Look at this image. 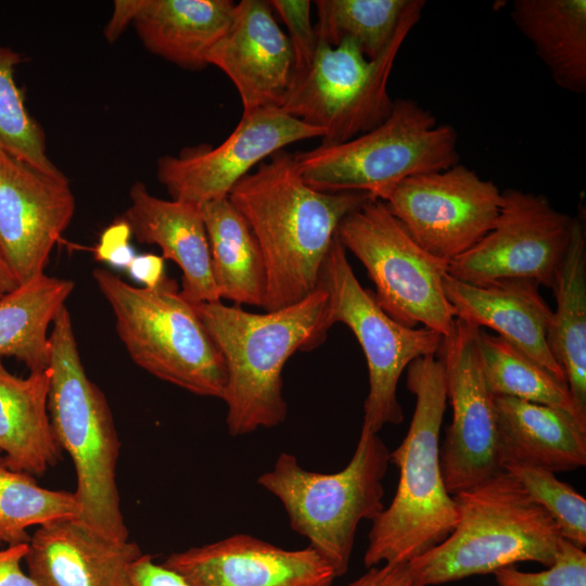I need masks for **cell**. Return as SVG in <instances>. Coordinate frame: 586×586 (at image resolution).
<instances>
[{"label": "cell", "mask_w": 586, "mask_h": 586, "mask_svg": "<svg viewBox=\"0 0 586 586\" xmlns=\"http://www.w3.org/2000/svg\"><path fill=\"white\" fill-rule=\"evenodd\" d=\"M162 564L191 586H331L336 577L310 546L289 550L247 534L174 552Z\"/></svg>", "instance_id": "cell-17"}, {"label": "cell", "mask_w": 586, "mask_h": 586, "mask_svg": "<svg viewBox=\"0 0 586 586\" xmlns=\"http://www.w3.org/2000/svg\"><path fill=\"white\" fill-rule=\"evenodd\" d=\"M192 305L225 359L229 434L241 436L284 422L282 370L297 351L324 341L331 328L327 292L318 288L298 303L264 314L221 301Z\"/></svg>", "instance_id": "cell-2"}, {"label": "cell", "mask_w": 586, "mask_h": 586, "mask_svg": "<svg viewBox=\"0 0 586 586\" xmlns=\"http://www.w3.org/2000/svg\"><path fill=\"white\" fill-rule=\"evenodd\" d=\"M124 586H191L176 572L142 553L130 566Z\"/></svg>", "instance_id": "cell-36"}, {"label": "cell", "mask_w": 586, "mask_h": 586, "mask_svg": "<svg viewBox=\"0 0 586 586\" xmlns=\"http://www.w3.org/2000/svg\"><path fill=\"white\" fill-rule=\"evenodd\" d=\"M458 133L411 99L394 100L378 127L346 142L293 154L302 180L321 192L379 199L400 180L459 163Z\"/></svg>", "instance_id": "cell-8"}, {"label": "cell", "mask_w": 586, "mask_h": 586, "mask_svg": "<svg viewBox=\"0 0 586 586\" xmlns=\"http://www.w3.org/2000/svg\"><path fill=\"white\" fill-rule=\"evenodd\" d=\"M511 17L533 44L555 84L575 94L586 91V1L515 0Z\"/></svg>", "instance_id": "cell-25"}, {"label": "cell", "mask_w": 586, "mask_h": 586, "mask_svg": "<svg viewBox=\"0 0 586 586\" xmlns=\"http://www.w3.org/2000/svg\"><path fill=\"white\" fill-rule=\"evenodd\" d=\"M206 60L232 81L243 112L283 105L294 60L289 38L276 22L269 1L235 3L228 29Z\"/></svg>", "instance_id": "cell-18"}, {"label": "cell", "mask_w": 586, "mask_h": 586, "mask_svg": "<svg viewBox=\"0 0 586 586\" xmlns=\"http://www.w3.org/2000/svg\"><path fill=\"white\" fill-rule=\"evenodd\" d=\"M336 237L364 265L377 303L391 318L443 337L453 333L456 317L443 288L448 264L419 246L383 201L371 198L348 214Z\"/></svg>", "instance_id": "cell-10"}, {"label": "cell", "mask_w": 586, "mask_h": 586, "mask_svg": "<svg viewBox=\"0 0 586 586\" xmlns=\"http://www.w3.org/2000/svg\"><path fill=\"white\" fill-rule=\"evenodd\" d=\"M124 219L138 242L161 247L182 271L180 294L191 304L221 301L215 284L207 233L199 206L164 200L136 182Z\"/></svg>", "instance_id": "cell-21"}, {"label": "cell", "mask_w": 586, "mask_h": 586, "mask_svg": "<svg viewBox=\"0 0 586 586\" xmlns=\"http://www.w3.org/2000/svg\"><path fill=\"white\" fill-rule=\"evenodd\" d=\"M388 463L390 451L378 433L361 426L354 455L341 471H308L283 451L257 483L280 500L291 528L339 577L348 570L359 523L384 510L382 480Z\"/></svg>", "instance_id": "cell-7"}, {"label": "cell", "mask_w": 586, "mask_h": 586, "mask_svg": "<svg viewBox=\"0 0 586 586\" xmlns=\"http://www.w3.org/2000/svg\"><path fill=\"white\" fill-rule=\"evenodd\" d=\"M139 0L115 1L113 15L105 27V37L112 42L122 34L125 27L132 23L138 9Z\"/></svg>", "instance_id": "cell-41"}, {"label": "cell", "mask_w": 586, "mask_h": 586, "mask_svg": "<svg viewBox=\"0 0 586 586\" xmlns=\"http://www.w3.org/2000/svg\"><path fill=\"white\" fill-rule=\"evenodd\" d=\"M141 555L132 542L106 538L66 518L38 526L24 561L38 586H124Z\"/></svg>", "instance_id": "cell-20"}, {"label": "cell", "mask_w": 586, "mask_h": 586, "mask_svg": "<svg viewBox=\"0 0 586 586\" xmlns=\"http://www.w3.org/2000/svg\"><path fill=\"white\" fill-rule=\"evenodd\" d=\"M479 329L456 319L436 355L444 366L446 397L453 409L440 448L442 476L451 496L504 470L495 399L477 355Z\"/></svg>", "instance_id": "cell-14"}, {"label": "cell", "mask_w": 586, "mask_h": 586, "mask_svg": "<svg viewBox=\"0 0 586 586\" xmlns=\"http://www.w3.org/2000/svg\"><path fill=\"white\" fill-rule=\"evenodd\" d=\"M494 574L499 586H586V553L561 538L549 569L531 573L507 566Z\"/></svg>", "instance_id": "cell-34"}, {"label": "cell", "mask_w": 586, "mask_h": 586, "mask_svg": "<svg viewBox=\"0 0 586 586\" xmlns=\"http://www.w3.org/2000/svg\"><path fill=\"white\" fill-rule=\"evenodd\" d=\"M230 0H139L132 24L150 52L187 69L207 66V54L228 29Z\"/></svg>", "instance_id": "cell-23"}, {"label": "cell", "mask_w": 586, "mask_h": 586, "mask_svg": "<svg viewBox=\"0 0 586 586\" xmlns=\"http://www.w3.org/2000/svg\"><path fill=\"white\" fill-rule=\"evenodd\" d=\"M489 232L448 265V275L471 284L524 279L551 289L570 245L574 217L543 194L506 189Z\"/></svg>", "instance_id": "cell-13"}, {"label": "cell", "mask_w": 586, "mask_h": 586, "mask_svg": "<svg viewBox=\"0 0 586 586\" xmlns=\"http://www.w3.org/2000/svg\"><path fill=\"white\" fill-rule=\"evenodd\" d=\"M17 286L18 284L14 276L0 257V292L4 294L14 290Z\"/></svg>", "instance_id": "cell-42"}, {"label": "cell", "mask_w": 586, "mask_h": 586, "mask_svg": "<svg viewBox=\"0 0 586 586\" xmlns=\"http://www.w3.org/2000/svg\"><path fill=\"white\" fill-rule=\"evenodd\" d=\"M317 40L332 47L355 41L368 60H375L396 35L411 0H317Z\"/></svg>", "instance_id": "cell-30"}, {"label": "cell", "mask_w": 586, "mask_h": 586, "mask_svg": "<svg viewBox=\"0 0 586 586\" xmlns=\"http://www.w3.org/2000/svg\"><path fill=\"white\" fill-rule=\"evenodd\" d=\"M28 544L8 545L0 549V586H38L21 563Z\"/></svg>", "instance_id": "cell-39"}, {"label": "cell", "mask_w": 586, "mask_h": 586, "mask_svg": "<svg viewBox=\"0 0 586 586\" xmlns=\"http://www.w3.org/2000/svg\"><path fill=\"white\" fill-rule=\"evenodd\" d=\"M504 470L511 473L533 500L552 518L561 537L579 548L586 546V499L556 473L534 466L509 462Z\"/></svg>", "instance_id": "cell-33"}, {"label": "cell", "mask_w": 586, "mask_h": 586, "mask_svg": "<svg viewBox=\"0 0 586 586\" xmlns=\"http://www.w3.org/2000/svg\"><path fill=\"white\" fill-rule=\"evenodd\" d=\"M319 288L328 295V321L344 323L356 336L369 372L362 428L378 433L385 424L404 420L397 398L402 373L419 357L437 355L443 336L425 327L408 328L391 318L374 294L362 288L334 238L323 262Z\"/></svg>", "instance_id": "cell-11"}, {"label": "cell", "mask_w": 586, "mask_h": 586, "mask_svg": "<svg viewBox=\"0 0 586 586\" xmlns=\"http://www.w3.org/2000/svg\"><path fill=\"white\" fill-rule=\"evenodd\" d=\"M453 498L458 510L456 526L445 540L409 562L412 586L495 573L522 561L553 563L560 531L508 471Z\"/></svg>", "instance_id": "cell-4"}, {"label": "cell", "mask_w": 586, "mask_h": 586, "mask_svg": "<svg viewBox=\"0 0 586 586\" xmlns=\"http://www.w3.org/2000/svg\"><path fill=\"white\" fill-rule=\"evenodd\" d=\"M200 209L220 300L264 308L267 284L265 263L247 221L229 198L204 203Z\"/></svg>", "instance_id": "cell-27"}, {"label": "cell", "mask_w": 586, "mask_h": 586, "mask_svg": "<svg viewBox=\"0 0 586 586\" xmlns=\"http://www.w3.org/2000/svg\"><path fill=\"white\" fill-rule=\"evenodd\" d=\"M443 288L456 319L482 329L487 327L566 384L551 354L548 332L552 311L539 285L524 279H504L471 284L448 273Z\"/></svg>", "instance_id": "cell-19"}, {"label": "cell", "mask_w": 586, "mask_h": 586, "mask_svg": "<svg viewBox=\"0 0 586 586\" xmlns=\"http://www.w3.org/2000/svg\"><path fill=\"white\" fill-rule=\"evenodd\" d=\"M2 296V293L0 292V297Z\"/></svg>", "instance_id": "cell-43"}, {"label": "cell", "mask_w": 586, "mask_h": 586, "mask_svg": "<svg viewBox=\"0 0 586 586\" xmlns=\"http://www.w3.org/2000/svg\"><path fill=\"white\" fill-rule=\"evenodd\" d=\"M79 513L74 493L41 487L34 476L7 468L0 459V543L28 544V527Z\"/></svg>", "instance_id": "cell-31"}, {"label": "cell", "mask_w": 586, "mask_h": 586, "mask_svg": "<svg viewBox=\"0 0 586 586\" xmlns=\"http://www.w3.org/2000/svg\"><path fill=\"white\" fill-rule=\"evenodd\" d=\"M476 348L486 385L494 396L561 409L586 428V417L576 408L568 384L557 380L515 346L479 329Z\"/></svg>", "instance_id": "cell-29"}, {"label": "cell", "mask_w": 586, "mask_h": 586, "mask_svg": "<svg viewBox=\"0 0 586 586\" xmlns=\"http://www.w3.org/2000/svg\"><path fill=\"white\" fill-rule=\"evenodd\" d=\"M23 62L18 52L0 47V151L53 176L64 174L47 155L42 127L29 114L15 68Z\"/></svg>", "instance_id": "cell-32"}, {"label": "cell", "mask_w": 586, "mask_h": 586, "mask_svg": "<svg viewBox=\"0 0 586 586\" xmlns=\"http://www.w3.org/2000/svg\"><path fill=\"white\" fill-rule=\"evenodd\" d=\"M127 269L145 288H155L167 278L164 273V258L154 254L135 255Z\"/></svg>", "instance_id": "cell-40"}, {"label": "cell", "mask_w": 586, "mask_h": 586, "mask_svg": "<svg viewBox=\"0 0 586 586\" xmlns=\"http://www.w3.org/2000/svg\"><path fill=\"white\" fill-rule=\"evenodd\" d=\"M247 221L266 269V311L301 302L319 288L321 268L341 221L372 196L321 192L300 177L293 154L281 150L230 191Z\"/></svg>", "instance_id": "cell-1"}, {"label": "cell", "mask_w": 586, "mask_h": 586, "mask_svg": "<svg viewBox=\"0 0 586 586\" xmlns=\"http://www.w3.org/2000/svg\"><path fill=\"white\" fill-rule=\"evenodd\" d=\"M75 207L65 175H50L0 151V257L18 285L44 273Z\"/></svg>", "instance_id": "cell-16"}, {"label": "cell", "mask_w": 586, "mask_h": 586, "mask_svg": "<svg viewBox=\"0 0 586 586\" xmlns=\"http://www.w3.org/2000/svg\"><path fill=\"white\" fill-rule=\"evenodd\" d=\"M49 369L48 411L54 437L76 471L77 519L106 538L127 542L116 483L117 430L103 392L86 373L66 306L52 323Z\"/></svg>", "instance_id": "cell-5"}, {"label": "cell", "mask_w": 586, "mask_h": 586, "mask_svg": "<svg viewBox=\"0 0 586 586\" xmlns=\"http://www.w3.org/2000/svg\"><path fill=\"white\" fill-rule=\"evenodd\" d=\"M379 200L419 246L449 265L489 232L502 195L493 181L458 163L407 177Z\"/></svg>", "instance_id": "cell-12"}, {"label": "cell", "mask_w": 586, "mask_h": 586, "mask_svg": "<svg viewBox=\"0 0 586 586\" xmlns=\"http://www.w3.org/2000/svg\"><path fill=\"white\" fill-rule=\"evenodd\" d=\"M406 385L416 397L415 411L405 438L390 453L399 480L391 505L372 521L364 556L368 569L412 561L445 540L458 521L440 464L447 403L441 359L429 355L411 361Z\"/></svg>", "instance_id": "cell-3"}, {"label": "cell", "mask_w": 586, "mask_h": 586, "mask_svg": "<svg viewBox=\"0 0 586 586\" xmlns=\"http://www.w3.org/2000/svg\"><path fill=\"white\" fill-rule=\"evenodd\" d=\"M92 277L112 308L118 337L137 366L195 395L224 398L225 359L175 280L166 278L155 288H139L105 268H95Z\"/></svg>", "instance_id": "cell-6"}, {"label": "cell", "mask_w": 586, "mask_h": 586, "mask_svg": "<svg viewBox=\"0 0 586 586\" xmlns=\"http://www.w3.org/2000/svg\"><path fill=\"white\" fill-rule=\"evenodd\" d=\"M557 306L548 332L552 356L564 372L578 411L586 417V235L579 213L552 285Z\"/></svg>", "instance_id": "cell-26"}, {"label": "cell", "mask_w": 586, "mask_h": 586, "mask_svg": "<svg viewBox=\"0 0 586 586\" xmlns=\"http://www.w3.org/2000/svg\"><path fill=\"white\" fill-rule=\"evenodd\" d=\"M50 377L49 368L14 375L0 358L1 462L31 476H41L62 457L48 411Z\"/></svg>", "instance_id": "cell-24"}, {"label": "cell", "mask_w": 586, "mask_h": 586, "mask_svg": "<svg viewBox=\"0 0 586 586\" xmlns=\"http://www.w3.org/2000/svg\"><path fill=\"white\" fill-rule=\"evenodd\" d=\"M269 3L289 31L288 38L294 60L292 79L300 77L310 67L317 48L315 28L310 22L311 2L308 0H271Z\"/></svg>", "instance_id": "cell-35"}, {"label": "cell", "mask_w": 586, "mask_h": 586, "mask_svg": "<svg viewBox=\"0 0 586 586\" xmlns=\"http://www.w3.org/2000/svg\"><path fill=\"white\" fill-rule=\"evenodd\" d=\"M347 586H412L409 562L372 566Z\"/></svg>", "instance_id": "cell-38"}, {"label": "cell", "mask_w": 586, "mask_h": 586, "mask_svg": "<svg viewBox=\"0 0 586 586\" xmlns=\"http://www.w3.org/2000/svg\"><path fill=\"white\" fill-rule=\"evenodd\" d=\"M424 5L423 0H411L393 40L375 60H368L351 39L335 47L317 40L310 67L291 80L280 110L321 129L323 145L346 142L378 127L394 105L387 91L394 61Z\"/></svg>", "instance_id": "cell-9"}, {"label": "cell", "mask_w": 586, "mask_h": 586, "mask_svg": "<svg viewBox=\"0 0 586 586\" xmlns=\"http://www.w3.org/2000/svg\"><path fill=\"white\" fill-rule=\"evenodd\" d=\"M321 129L280 109L243 112L230 136L217 146L186 148L157 161L156 176L171 200L201 206L228 198L231 189L262 162L285 146L322 138Z\"/></svg>", "instance_id": "cell-15"}, {"label": "cell", "mask_w": 586, "mask_h": 586, "mask_svg": "<svg viewBox=\"0 0 586 586\" xmlns=\"http://www.w3.org/2000/svg\"><path fill=\"white\" fill-rule=\"evenodd\" d=\"M502 467L519 462L553 473L586 464V428L568 412L508 396H494Z\"/></svg>", "instance_id": "cell-22"}, {"label": "cell", "mask_w": 586, "mask_h": 586, "mask_svg": "<svg viewBox=\"0 0 586 586\" xmlns=\"http://www.w3.org/2000/svg\"><path fill=\"white\" fill-rule=\"evenodd\" d=\"M130 233L125 220L112 225L101 238L97 250L98 257L113 265L127 267L135 256L128 243Z\"/></svg>", "instance_id": "cell-37"}, {"label": "cell", "mask_w": 586, "mask_h": 586, "mask_svg": "<svg viewBox=\"0 0 586 586\" xmlns=\"http://www.w3.org/2000/svg\"><path fill=\"white\" fill-rule=\"evenodd\" d=\"M75 288L46 273L0 297V358L14 357L30 372L49 368V328Z\"/></svg>", "instance_id": "cell-28"}, {"label": "cell", "mask_w": 586, "mask_h": 586, "mask_svg": "<svg viewBox=\"0 0 586 586\" xmlns=\"http://www.w3.org/2000/svg\"><path fill=\"white\" fill-rule=\"evenodd\" d=\"M496 586H499V585H496Z\"/></svg>", "instance_id": "cell-44"}]
</instances>
